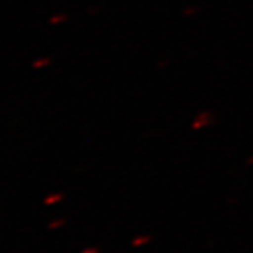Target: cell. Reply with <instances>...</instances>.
<instances>
[{
    "label": "cell",
    "mask_w": 253,
    "mask_h": 253,
    "mask_svg": "<svg viewBox=\"0 0 253 253\" xmlns=\"http://www.w3.org/2000/svg\"><path fill=\"white\" fill-rule=\"evenodd\" d=\"M60 197H61V195H53V197H49L47 200H46V203H47V205H50V203H55L57 200H60Z\"/></svg>",
    "instance_id": "cell-1"
},
{
    "label": "cell",
    "mask_w": 253,
    "mask_h": 253,
    "mask_svg": "<svg viewBox=\"0 0 253 253\" xmlns=\"http://www.w3.org/2000/svg\"><path fill=\"white\" fill-rule=\"evenodd\" d=\"M84 253H96V250H87V252H84Z\"/></svg>",
    "instance_id": "cell-2"
}]
</instances>
